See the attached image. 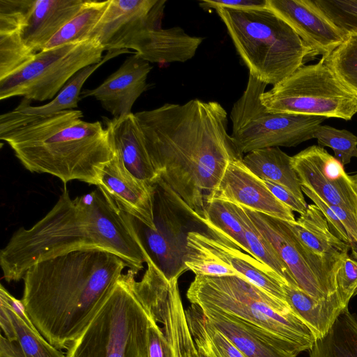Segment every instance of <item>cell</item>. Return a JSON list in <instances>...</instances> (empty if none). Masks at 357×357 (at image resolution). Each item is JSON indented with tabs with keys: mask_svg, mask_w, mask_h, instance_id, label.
Returning a JSON list of instances; mask_svg holds the SVG:
<instances>
[{
	"mask_svg": "<svg viewBox=\"0 0 357 357\" xmlns=\"http://www.w3.org/2000/svg\"><path fill=\"white\" fill-rule=\"evenodd\" d=\"M159 179L199 220L228 165L243 154L215 101L192 99L134 114Z\"/></svg>",
	"mask_w": 357,
	"mask_h": 357,
	"instance_id": "6da1fadb",
	"label": "cell"
},
{
	"mask_svg": "<svg viewBox=\"0 0 357 357\" xmlns=\"http://www.w3.org/2000/svg\"><path fill=\"white\" fill-rule=\"evenodd\" d=\"M112 253L138 273L144 252L126 214L99 188L71 198L66 185L51 210L29 229L15 231L0 251V265L8 282L23 279L40 261L81 250Z\"/></svg>",
	"mask_w": 357,
	"mask_h": 357,
	"instance_id": "7a4b0ae2",
	"label": "cell"
},
{
	"mask_svg": "<svg viewBox=\"0 0 357 357\" xmlns=\"http://www.w3.org/2000/svg\"><path fill=\"white\" fill-rule=\"evenodd\" d=\"M127 264L101 250H75L28 268L22 302L40 333L59 350L82 333L98 313Z\"/></svg>",
	"mask_w": 357,
	"mask_h": 357,
	"instance_id": "3957f363",
	"label": "cell"
},
{
	"mask_svg": "<svg viewBox=\"0 0 357 357\" xmlns=\"http://www.w3.org/2000/svg\"><path fill=\"white\" fill-rule=\"evenodd\" d=\"M81 110H66L9 132L0 139L31 172L45 173L66 184L77 180L98 185L115 154L109 130L82 119Z\"/></svg>",
	"mask_w": 357,
	"mask_h": 357,
	"instance_id": "277c9868",
	"label": "cell"
},
{
	"mask_svg": "<svg viewBox=\"0 0 357 357\" xmlns=\"http://www.w3.org/2000/svg\"><path fill=\"white\" fill-rule=\"evenodd\" d=\"M186 296L191 304L237 318L289 352L298 354L310 350L316 341L287 302L237 275H195Z\"/></svg>",
	"mask_w": 357,
	"mask_h": 357,
	"instance_id": "5b68a950",
	"label": "cell"
},
{
	"mask_svg": "<svg viewBox=\"0 0 357 357\" xmlns=\"http://www.w3.org/2000/svg\"><path fill=\"white\" fill-rule=\"evenodd\" d=\"M234 45L256 79L273 86L310 59V52L294 30L269 8L215 10Z\"/></svg>",
	"mask_w": 357,
	"mask_h": 357,
	"instance_id": "8992f818",
	"label": "cell"
},
{
	"mask_svg": "<svg viewBox=\"0 0 357 357\" xmlns=\"http://www.w3.org/2000/svg\"><path fill=\"white\" fill-rule=\"evenodd\" d=\"M137 273H123L66 357H148V312L135 289Z\"/></svg>",
	"mask_w": 357,
	"mask_h": 357,
	"instance_id": "52a82bcc",
	"label": "cell"
},
{
	"mask_svg": "<svg viewBox=\"0 0 357 357\" xmlns=\"http://www.w3.org/2000/svg\"><path fill=\"white\" fill-rule=\"evenodd\" d=\"M261 100L269 112L350 120L357 113V96L325 61L303 66L264 92Z\"/></svg>",
	"mask_w": 357,
	"mask_h": 357,
	"instance_id": "ba28073f",
	"label": "cell"
},
{
	"mask_svg": "<svg viewBox=\"0 0 357 357\" xmlns=\"http://www.w3.org/2000/svg\"><path fill=\"white\" fill-rule=\"evenodd\" d=\"M266 86L249 75L244 92L231 110V136L243 155L266 148L296 146L313 139L317 128L326 119L268 111L261 100Z\"/></svg>",
	"mask_w": 357,
	"mask_h": 357,
	"instance_id": "9c48e42d",
	"label": "cell"
},
{
	"mask_svg": "<svg viewBox=\"0 0 357 357\" xmlns=\"http://www.w3.org/2000/svg\"><path fill=\"white\" fill-rule=\"evenodd\" d=\"M104 51L96 40L41 50L20 69L0 79V100L14 96L30 101L51 100L77 72L100 62Z\"/></svg>",
	"mask_w": 357,
	"mask_h": 357,
	"instance_id": "30bf717a",
	"label": "cell"
},
{
	"mask_svg": "<svg viewBox=\"0 0 357 357\" xmlns=\"http://www.w3.org/2000/svg\"><path fill=\"white\" fill-rule=\"evenodd\" d=\"M153 221L155 230L126 213L134 234L153 263L167 279L178 278L188 271L185 264L187 253V236L184 222L177 215L185 205L183 202L173 215L179 197L160 179L153 183Z\"/></svg>",
	"mask_w": 357,
	"mask_h": 357,
	"instance_id": "8fae6325",
	"label": "cell"
},
{
	"mask_svg": "<svg viewBox=\"0 0 357 357\" xmlns=\"http://www.w3.org/2000/svg\"><path fill=\"white\" fill-rule=\"evenodd\" d=\"M244 208L287 265L298 289L318 300L335 293V266L305 246L287 221Z\"/></svg>",
	"mask_w": 357,
	"mask_h": 357,
	"instance_id": "7c38bea8",
	"label": "cell"
},
{
	"mask_svg": "<svg viewBox=\"0 0 357 357\" xmlns=\"http://www.w3.org/2000/svg\"><path fill=\"white\" fill-rule=\"evenodd\" d=\"M301 186L327 203L357 215V174L349 175L344 165L323 147L311 146L291 157Z\"/></svg>",
	"mask_w": 357,
	"mask_h": 357,
	"instance_id": "4fadbf2b",
	"label": "cell"
},
{
	"mask_svg": "<svg viewBox=\"0 0 357 357\" xmlns=\"http://www.w3.org/2000/svg\"><path fill=\"white\" fill-rule=\"evenodd\" d=\"M268 8L286 22L301 38L310 58L325 61L344 42L347 34L310 0H267Z\"/></svg>",
	"mask_w": 357,
	"mask_h": 357,
	"instance_id": "5bb4252c",
	"label": "cell"
},
{
	"mask_svg": "<svg viewBox=\"0 0 357 357\" xmlns=\"http://www.w3.org/2000/svg\"><path fill=\"white\" fill-rule=\"evenodd\" d=\"M166 0H109L89 40H97L105 50H123L137 33L161 23Z\"/></svg>",
	"mask_w": 357,
	"mask_h": 357,
	"instance_id": "9a60e30c",
	"label": "cell"
},
{
	"mask_svg": "<svg viewBox=\"0 0 357 357\" xmlns=\"http://www.w3.org/2000/svg\"><path fill=\"white\" fill-rule=\"evenodd\" d=\"M214 199L238 204L284 221H296L294 211L278 200L264 181L248 169L242 160L228 165L209 202Z\"/></svg>",
	"mask_w": 357,
	"mask_h": 357,
	"instance_id": "2e32d148",
	"label": "cell"
},
{
	"mask_svg": "<svg viewBox=\"0 0 357 357\" xmlns=\"http://www.w3.org/2000/svg\"><path fill=\"white\" fill-rule=\"evenodd\" d=\"M187 245L210 254L231 267L238 277L245 279L268 294L286 301L283 280L268 266L229 243L204 231H191Z\"/></svg>",
	"mask_w": 357,
	"mask_h": 357,
	"instance_id": "e0dca14e",
	"label": "cell"
},
{
	"mask_svg": "<svg viewBox=\"0 0 357 357\" xmlns=\"http://www.w3.org/2000/svg\"><path fill=\"white\" fill-rule=\"evenodd\" d=\"M123 212L136 218L152 230L153 221V184L138 178L125 167L115 151L104 167L97 185Z\"/></svg>",
	"mask_w": 357,
	"mask_h": 357,
	"instance_id": "ac0fdd59",
	"label": "cell"
},
{
	"mask_svg": "<svg viewBox=\"0 0 357 357\" xmlns=\"http://www.w3.org/2000/svg\"><path fill=\"white\" fill-rule=\"evenodd\" d=\"M151 69L149 62L135 53L98 86L82 91L80 98H94L113 118L128 115L135 101L146 90Z\"/></svg>",
	"mask_w": 357,
	"mask_h": 357,
	"instance_id": "d6986e66",
	"label": "cell"
},
{
	"mask_svg": "<svg viewBox=\"0 0 357 357\" xmlns=\"http://www.w3.org/2000/svg\"><path fill=\"white\" fill-rule=\"evenodd\" d=\"M130 52L126 49L107 51L100 62L86 66L77 72L54 98L44 105L31 106V101L24 98L13 110L0 116V136L35 121L77 107L81 99L82 88L87 79L108 60Z\"/></svg>",
	"mask_w": 357,
	"mask_h": 357,
	"instance_id": "ffe728a7",
	"label": "cell"
},
{
	"mask_svg": "<svg viewBox=\"0 0 357 357\" xmlns=\"http://www.w3.org/2000/svg\"><path fill=\"white\" fill-rule=\"evenodd\" d=\"M86 0H26L20 33L38 53L82 8Z\"/></svg>",
	"mask_w": 357,
	"mask_h": 357,
	"instance_id": "44dd1931",
	"label": "cell"
},
{
	"mask_svg": "<svg viewBox=\"0 0 357 357\" xmlns=\"http://www.w3.org/2000/svg\"><path fill=\"white\" fill-rule=\"evenodd\" d=\"M202 41L203 38L192 36L179 26L162 29L156 24L137 33L124 49L135 50L149 63L185 62L195 56Z\"/></svg>",
	"mask_w": 357,
	"mask_h": 357,
	"instance_id": "7402d4cb",
	"label": "cell"
},
{
	"mask_svg": "<svg viewBox=\"0 0 357 357\" xmlns=\"http://www.w3.org/2000/svg\"><path fill=\"white\" fill-rule=\"evenodd\" d=\"M103 119L115 151L127 169L138 178L153 184L158 177L149 157L134 114L112 119Z\"/></svg>",
	"mask_w": 357,
	"mask_h": 357,
	"instance_id": "603a6c76",
	"label": "cell"
},
{
	"mask_svg": "<svg viewBox=\"0 0 357 357\" xmlns=\"http://www.w3.org/2000/svg\"><path fill=\"white\" fill-rule=\"evenodd\" d=\"M287 223L305 246L335 268L341 258L351 250L333 233L323 213L314 204H308L305 213L296 221Z\"/></svg>",
	"mask_w": 357,
	"mask_h": 357,
	"instance_id": "cb8c5ba5",
	"label": "cell"
},
{
	"mask_svg": "<svg viewBox=\"0 0 357 357\" xmlns=\"http://www.w3.org/2000/svg\"><path fill=\"white\" fill-rule=\"evenodd\" d=\"M206 321L225 335L246 357H296L242 321L218 310L199 307Z\"/></svg>",
	"mask_w": 357,
	"mask_h": 357,
	"instance_id": "d4e9b609",
	"label": "cell"
},
{
	"mask_svg": "<svg viewBox=\"0 0 357 357\" xmlns=\"http://www.w3.org/2000/svg\"><path fill=\"white\" fill-rule=\"evenodd\" d=\"M282 288L290 308L310 329L316 340L327 333L346 308L336 292L327 298L318 300L287 284L283 283Z\"/></svg>",
	"mask_w": 357,
	"mask_h": 357,
	"instance_id": "484cf974",
	"label": "cell"
},
{
	"mask_svg": "<svg viewBox=\"0 0 357 357\" xmlns=\"http://www.w3.org/2000/svg\"><path fill=\"white\" fill-rule=\"evenodd\" d=\"M0 306L7 312L13 324L16 342L24 357H66L38 331L26 312L21 300L0 287Z\"/></svg>",
	"mask_w": 357,
	"mask_h": 357,
	"instance_id": "4316f807",
	"label": "cell"
},
{
	"mask_svg": "<svg viewBox=\"0 0 357 357\" xmlns=\"http://www.w3.org/2000/svg\"><path fill=\"white\" fill-rule=\"evenodd\" d=\"M242 162L261 179L282 185L300 199L305 201L300 181L292 167L291 157L279 147L251 151L243 157Z\"/></svg>",
	"mask_w": 357,
	"mask_h": 357,
	"instance_id": "83f0119b",
	"label": "cell"
},
{
	"mask_svg": "<svg viewBox=\"0 0 357 357\" xmlns=\"http://www.w3.org/2000/svg\"><path fill=\"white\" fill-rule=\"evenodd\" d=\"M309 351L310 357H357V319L348 307Z\"/></svg>",
	"mask_w": 357,
	"mask_h": 357,
	"instance_id": "f1b7e54d",
	"label": "cell"
},
{
	"mask_svg": "<svg viewBox=\"0 0 357 357\" xmlns=\"http://www.w3.org/2000/svg\"><path fill=\"white\" fill-rule=\"evenodd\" d=\"M231 205L244 231L250 255L271 267L286 284L297 287L289 269L273 245L259 232L244 207L233 203Z\"/></svg>",
	"mask_w": 357,
	"mask_h": 357,
	"instance_id": "f546056e",
	"label": "cell"
},
{
	"mask_svg": "<svg viewBox=\"0 0 357 357\" xmlns=\"http://www.w3.org/2000/svg\"><path fill=\"white\" fill-rule=\"evenodd\" d=\"M199 221L208 232L250 255L244 231L230 202L219 199L209 202L204 218Z\"/></svg>",
	"mask_w": 357,
	"mask_h": 357,
	"instance_id": "4dcf8cb0",
	"label": "cell"
},
{
	"mask_svg": "<svg viewBox=\"0 0 357 357\" xmlns=\"http://www.w3.org/2000/svg\"><path fill=\"white\" fill-rule=\"evenodd\" d=\"M109 3V0H86L77 15L47 43L43 50L89 40Z\"/></svg>",
	"mask_w": 357,
	"mask_h": 357,
	"instance_id": "1f68e13d",
	"label": "cell"
},
{
	"mask_svg": "<svg viewBox=\"0 0 357 357\" xmlns=\"http://www.w3.org/2000/svg\"><path fill=\"white\" fill-rule=\"evenodd\" d=\"M36 54L24 43L19 28H0V79L20 69Z\"/></svg>",
	"mask_w": 357,
	"mask_h": 357,
	"instance_id": "d6a6232c",
	"label": "cell"
},
{
	"mask_svg": "<svg viewBox=\"0 0 357 357\" xmlns=\"http://www.w3.org/2000/svg\"><path fill=\"white\" fill-rule=\"evenodd\" d=\"M325 61L341 82L357 96V33L348 34Z\"/></svg>",
	"mask_w": 357,
	"mask_h": 357,
	"instance_id": "836d02e7",
	"label": "cell"
},
{
	"mask_svg": "<svg viewBox=\"0 0 357 357\" xmlns=\"http://www.w3.org/2000/svg\"><path fill=\"white\" fill-rule=\"evenodd\" d=\"M313 139L317 140L318 146L331 148L335 158L342 165L349 164L353 158H357V136L345 129L320 125L317 128Z\"/></svg>",
	"mask_w": 357,
	"mask_h": 357,
	"instance_id": "e575fe53",
	"label": "cell"
},
{
	"mask_svg": "<svg viewBox=\"0 0 357 357\" xmlns=\"http://www.w3.org/2000/svg\"><path fill=\"white\" fill-rule=\"evenodd\" d=\"M314 2L347 35L357 33V0H314Z\"/></svg>",
	"mask_w": 357,
	"mask_h": 357,
	"instance_id": "d590c367",
	"label": "cell"
},
{
	"mask_svg": "<svg viewBox=\"0 0 357 357\" xmlns=\"http://www.w3.org/2000/svg\"><path fill=\"white\" fill-rule=\"evenodd\" d=\"M336 293L346 307L357 295V257L345 254L338 261L335 273Z\"/></svg>",
	"mask_w": 357,
	"mask_h": 357,
	"instance_id": "8d00e7d4",
	"label": "cell"
},
{
	"mask_svg": "<svg viewBox=\"0 0 357 357\" xmlns=\"http://www.w3.org/2000/svg\"><path fill=\"white\" fill-rule=\"evenodd\" d=\"M303 194L306 195L321 211L326 219L333 233L342 241L348 244L352 250V243L347 230L337 215L331 208L330 204L321 199L308 188L301 186Z\"/></svg>",
	"mask_w": 357,
	"mask_h": 357,
	"instance_id": "74e56055",
	"label": "cell"
},
{
	"mask_svg": "<svg viewBox=\"0 0 357 357\" xmlns=\"http://www.w3.org/2000/svg\"><path fill=\"white\" fill-rule=\"evenodd\" d=\"M206 328L217 357H246L225 335L208 323Z\"/></svg>",
	"mask_w": 357,
	"mask_h": 357,
	"instance_id": "f35d334b",
	"label": "cell"
},
{
	"mask_svg": "<svg viewBox=\"0 0 357 357\" xmlns=\"http://www.w3.org/2000/svg\"><path fill=\"white\" fill-rule=\"evenodd\" d=\"M268 190L281 202L290 208L293 211L302 215L305 213L307 204L293 194L284 186L270 180H263Z\"/></svg>",
	"mask_w": 357,
	"mask_h": 357,
	"instance_id": "ab89813d",
	"label": "cell"
},
{
	"mask_svg": "<svg viewBox=\"0 0 357 357\" xmlns=\"http://www.w3.org/2000/svg\"><path fill=\"white\" fill-rule=\"evenodd\" d=\"M204 9L227 8L233 9H260L267 6V0H207L199 2Z\"/></svg>",
	"mask_w": 357,
	"mask_h": 357,
	"instance_id": "60d3db41",
	"label": "cell"
},
{
	"mask_svg": "<svg viewBox=\"0 0 357 357\" xmlns=\"http://www.w3.org/2000/svg\"><path fill=\"white\" fill-rule=\"evenodd\" d=\"M0 326L5 337L9 341L16 342V337L11 320L6 310L1 306H0Z\"/></svg>",
	"mask_w": 357,
	"mask_h": 357,
	"instance_id": "b9f144b4",
	"label": "cell"
}]
</instances>
